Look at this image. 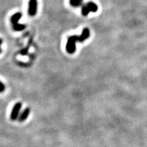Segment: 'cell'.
<instances>
[{
	"label": "cell",
	"instance_id": "6da1fadb",
	"mask_svg": "<svg viewBox=\"0 0 147 147\" xmlns=\"http://www.w3.org/2000/svg\"><path fill=\"white\" fill-rule=\"evenodd\" d=\"M77 42H82L81 37L80 36H71L69 37L65 47V50L67 53H69V54H73V53L76 52V44Z\"/></svg>",
	"mask_w": 147,
	"mask_h": 147
},
{
	"label": "cell",
	"instance_id": "277c9868",
	"mask_svg": "<svg viewBox=\"0 0 147 147\" xmlns=\"http://www.w3.org/2000/svg\"><path fill=\"white\" fill-rule=\"evenodd\" d=\"M22 107V103L17 102L15 105L12 108V112L10 114V119L12 121H15L18 118V116L19 115V112L21 109Z\"/></svg>",
	"mask_w": 147,
	"mask_h": 147
},
{
	"label": "cell",
	"instance_id": "9c48e42d",
	"mask_svg": "<svg viewBox=\"0 0 147 147\" xmlns=\"http://www.w3.org/2000/svg\"><path fill=\"white\" fill-rule=\"evenodd\" d=\"M27 51H28V50H27V49H25V50H24V51H22L21 53V54H23V55H25V54H26V53H27Z\"/></svg>",
	"mask_w": 147,
	"mask_h": 147
},
{
	"label": "cell",
	"instance_id": "ba28073f",
	"mask_svg": "<svg viewBox=\"0 0 147 147\" xmlns=\"http://www.w3.org/2000/svg\"><path fill=\"white\" fill-rule=\"evenodd\" d=\"M5 91V86L2 82L0 81V93H2Z\"/></svg>",
	"mask_w": 147,
	"mask_h": 147
},
{
	"label": "cell",
	"instance_id": "8992f818",
	"mask_svg": "<svg viewBox=\"0 0 147 147\" xmlns=\"http://www.w3.org/2000/svg\"><path fill=\"white\" fill-rule=\"evenodd\" d=\"M29 113H30V108H26L25 110L22 112V113L20 115L19 117H18V121L19 122H23L27 119L29 117Z\"/></svg>",
	"mask_w": 147,
	"mask_h": 147
},
{
	"label": "cell",
	"instance_id": "5b68a950",
	"mask_svg": "<svg viewBox=\"0 0 147 147\" xmlns=\"http://www.w3.org/2000/svg\"><path fill=\"white\" fill-rule=\"evenodd\" d=\"M38 10V2L37 0H29L28 13L30 16H34L36 14Z\"/></svg>",
	"mask_w": 147,
	"mask_h": 147
},
{
	"label": "cell",
	"instance_id": "8fae6325",
	"mask_svg": "<svg viewBox=\"0 0 147 147\" xmlns=\"http://www.w3.org/2000/svg\"><path fill=\"white\" fill-rule=\"evenodd\" d=\"M1 53V49L0 48V53Z\"/></svg>",
	"mask_w": 147,
	"mask_h": 147
},
{
	"label": "cell",
	"instance_id": "3957f363",
	"mask_svg": "<svg viewBox=\"0 0 147 147\" xmlns=\"http://www.w3.org/2000/svg\"><path fill=\"white\" fill-rule=\"evenodd\" d=\"M97 10H98V6L96 3L93 1H89L81 6V14L84 16H86L90 12H96Z\"/></svg>",
	"mask_w": 147,
	"mask_h": 147
},
{
	"label": "cell",
	"instance_id": "30bf717a",
	"mask_svg": "<svg viewBox=\"0 0 147 147\" xmlns=\"http://www.w3.org/2000/svg\"><path fill=\"white\" fill-rule=\"evenodd\" d=\"M2 42H3V40L0 38V46H1V45H2Z\"/></svg>",
	"mask_w": 147,
	"mask_h": 147
},
{
	"label": "cell",
	"instance_id": "7a4b0ae2",
	"mask_svg": "<svg viewBox=\"0 0 147 147\" xmlns=\"http://www.w3.org/2000/svg\"><path fill=\"white\" fill-rule=\"evenodd\" d=\"M22 17V14L21 12H16L14 14H13L10 18V22L12 24V28L16 32H21L25 29V26L23 24H19L18 23L19 20L21 19Z\"/></svg>",
	"mask_w": 147,
	"mask_h": 147
},
{
	"label": "cell",
	"instance_id": "52a82bcc",
	"mask_svg": "<svg viewBox=\"0 0 147 147\" xmlns=\"http://www.w3.org/2000/svg\"><path fill=\"white\" fill-rule=\"evenodd\" d=\"M69 3L72 7L78 8L83 5V0H69Z\"/></svg>",
	"mask_w": 147,
	"mask_h": 147
}]
</instances>
